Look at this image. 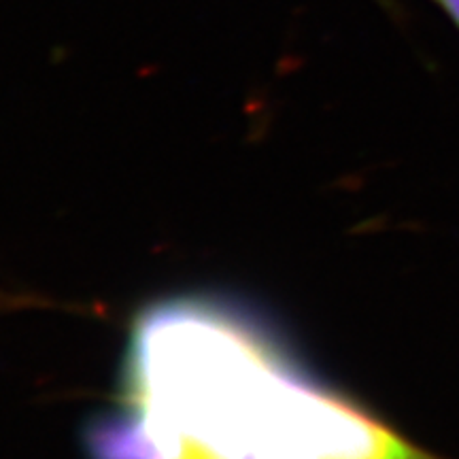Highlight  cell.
Returning <instances> with one entry per match:
<instances>
[{"label":"cell","mask_w":459,"mask_h":459,"mask_svg":"<svg viewBox=\"0 0 459 459\" xmlns=\"http://www.w3.org/2000/svg\"><path fill=\"white\" fill-rule=\"evenodd\" d=\"M317 385L255 315L181 296L136 317L119 406L152 459H315Z\"/></svg>","instance_id":"obj_1"},{"label":"cell","mask_w":459,"mask_h":459,"mask_svg":"<svg viewBox=\"0 0 459 459\" xmlns=\"http://www.w3.org/2000/svg\"><path fill=\"white\" fill-rule=\"evenodd\" d=\"M432 3L438 7L443 13L449 17V20L455 24L459 30V0H432Z\"/></svg>","instance_id":"obj_2"}]
</instances>
